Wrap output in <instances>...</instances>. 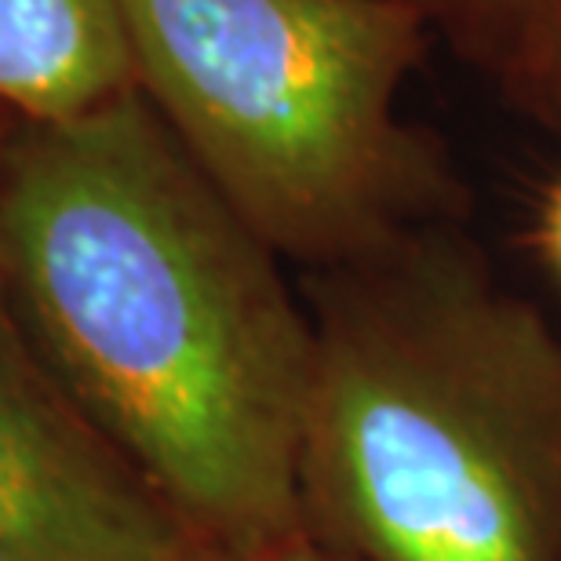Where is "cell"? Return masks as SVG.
<instances>
[{"instance_id": "cell-3", "label": "cell", "mask_w": 561, "mask_h": 561, "mask_svg": "<svg viewBox=\"0 0 561 561\" xmlns=\"http://www.w3.org/2000/svg\"><path fill=\"white\" fill-rule=\"evenodd\" d=\"M136 88L288 266L324 274L463 219L405 117L437 19L420 0H121Z\"/></svg>"}, {"instance_id": "cell-2", "label": "cell", "mask_w": 561, "mask_h": 561, "mask_svg": "<svg viewBox=\"0 0 561 561\" xmlns=\"http://www.w3.org/2000/svg\"><path fill=\"white\" fill-rule=\"evenodd\" d=\"M302 296V529L351 561H561V332L463 222Z\"/></svg>"}, {"instance_id": "cell-7", "label": "cell", "mask_w": 561, "mask_h": 561, "mask_svg": "<svg viewBox=\"0 0 561 561\" xmlns=\"http://www.w3.org/2000/svg\"><path fill=\"white\" fill-rule=\"evenodd\" d=\"M103 561H244L222 543L208 540L205 533H197L194 525L183 518H172L157 525L153 533L139 536L136 543L121 547V551L106 554Z\"/></svg>"}, {"instance_id": "cell-5", "label": "cell", "mask_w": 561, "mask_h": 561, "mask_svg": "<svg viewBox=\"0 0 561 561\" xmlns=\"http://www.w3.org/2000/svg\"><path fill=\"white\" fill-rule=\"evenodd\" d=\"M136 92L121 0H0V114L70 121Z\"/></svg>"}, {"instance_id": "cell-12", "label": "cell", "mask_w": 561, "mask_h": 561, "mask_svg": "<svg viewBox=\"0 0 561 561\" xmlns=\"http://www.w3.org/2000/svg\"><path fill=\"white\" fill-rule=\"evenodd\" d=\"M11 128H15V121H11L8 114H0V150H4V139H8Z\"/></svg>"}, {"instance_id": "cell-10", "label": "cell", "mask_w": 561, "mask_h": 561, "mask_svg": "<svg viewBox=\"0 0 561 561\" xmlns=\"http://www.w3.org/2000/svg\"><path fill=\"white\" fill-rule=\"evenodd\" d=\"M252 561H351V558L335 554L332 547H324L321 540H313V536L302 529L296 536H288V540L274 543L271 551L255 554Z\"/></svg>"}, {"instance_id": "cell-11", "label": "cell", "mask_w": 561, "mask_h": 561, "mask_svg": "<svg viewBox=\"0 0 561 561\" xmlns=\"http://www.w3.org/2000/svg\"><path fill=\"white\" fill-rule=\"evenodd\" d=\"M420 4H426V8H431L437 19H448V22H456V0H420Z\"/></svg>"}, {"instance_id": "cell-6", "label": "cell", "mask_w": 561, "mask_h": 561, "mask_svg": "<svg viewBox=\"0 0 561 561\" xmlns=\"http://www.w3.org/2000/svg\"><path fill=\"white\" fill-rule=\"evenodd\" d=\"M543 0H456V26H463L474 44L518 88L529 70L536 33H540Z\"/></svg>"}, {"instance_id": "cell-13", "label": "cell", "mask_w": 561, "mask_h": 561, "mask_svg": "<svg viewBox=\"0 0 561 561\" xmlns=\"http://www.w3.org/2000/svg\"><path fill=\"white\" fill-rule=\"evenodd\" d=\"M0 561H19V558L11 554V551H4V547H0Z\"/></svg>"}, {"instance_id": "cell-9", "label": "cell", "mask_w": 561, "mask_h": 561, "mask_svg": "<svg viewBox=\"0 0 561 561\" xmlns=\"http://www.w3.org/2000/svg\"><path fill=\"white\" fill-rule=\"evenodd\" d=\"M536 249H540L547 271H551L561 285V172L554 183L547 186L540 211H536Z\"/></svg>"}, {"instance_id": "cell-8", "label": "cell", "mask_w": 561, "mask_h": 561, "mask_svg": "<svg viewBox=\"0 0 561 561\" xmlns=\"http://www.w3.org/2000/svg\"><path fill=\"white\" fill-rule=\"evenodd\" d=\"M518 88L529 92L533 103L547 114L561 117V0H543L536 48Z\"/></svg>"}, {"instance_id": "cell-1", "label": "cell", "mask_w": 561, "mask_h": 561, "mask_svg": "<svg viewBox=\"0 0 561 561\" xmlns=\"http://www.w3.org/2000/svg\"><path fill=\"white\" fill-rule=\"evenodd\" d=\"M136 92L15 121L0 280L84 416L186 525L252 561L302 533L307 296Z\"/></svg>"}, {"instance_id": "cell-4", "label": "cell", "mask_w": 561, "mask_h": 561, "mask_svg": "<svg viewBox=\"0 0 561 561\" xmlns=\"http://www.w3.org/2000/svg\"><path fill=\"white\" fill-rule=\"evenodd\" d=\"M179 514L84 416L0 280V547L103 561Z\"/></svg>"}]
</instances>
